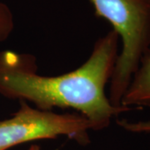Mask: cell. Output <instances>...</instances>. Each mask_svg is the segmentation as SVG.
Segmentation results:
<instances>
[{
    "instance_id": "1",
    "label": "cell",
    "mask_w": 150,
    "mask_h": 150,
    "mask_svg": "<svg viewBox=\"0 0 150 150\" xmlns=\"http://www.w3.org/2000/svg\"><path fill=\"white\" fill-rule=\"evenodd\" d=\"M118 33L111 30L97 40L89 58L77 69L58 76L38 74L31 54L0 51V95L25 101L41 110L72 108L91 124L108 127L112 118L132 108L115 107L105 93L118 56Z\"/></svg>"
},
{
    "instance_id": "2",
    "label": "cell",
    "mask_w": 150,
    "mask_h": 150,
    "mask_svg": "<svg viewBox=\"0 0 150 150\" xmlns=\"http://www.w3.org/2000/svg\"><path fill=\"white\" fill-rule=\"evenodd\" d=\"M98 18L106 19L122 41L112 78L108 99L120 103L140 62L150 48V0H89Z\"/></svg>"
},
{
    "instance_id": "3",
    "label": "cell",
    "mask_w": 150,
    "mask_h": 150,
    "mask_svg": "<svg viewBox=\"0 0 150 150\" xmlns=\"http://www.w3.org/2000/svg\"><path fill=\"white\" fill-rule=\"evenodd\" d=\"M13 117L0 121V150L36 140L68 137L80 144L88 143L91 124L80 113H56L19 101Z\"/></svg>"
},
{
    "instance_id": "4",
    "label": "cell",
    "mask_w": 150,
    "mask_h": 150,
    "mask_svg": "<svg viewBox=\"0 0 150 150\" xmlns=\"http://www.w3.org/2000/svg\"><path fill=\"white\" fill-rule=\"evenodd\" d=\"M120 104L129 108L150 107V48L141 60Z\"/></svg>"
},
{
    "instance_id": "5",
    "label": "cell",
    "mask_w": 150,
    "mask_h": 150,
    "mask_svg": "<svg viewBox=\"0 0 150 150\" xmlns=\"http://www.w3.org/2000/svg\"><path fill=\"white\" fill-rule=\"evenodd\" d=\"M14 28V20L9 7L0 2V43L7 40Z\"/></svg>"
},
{
    "instance_id": "6",
    "label": "cell",
    "mask_w": 150,
    "mask_h": 150,
    "mask_svg": "<svg viewBox=\"0 0 150 150\" xmlns=\"http://www.w3.org/2000/svg\"><path fill=\"white\" fill-rule=\"evenodd\" d=\"M118 124L131 133H150V120L138 121V122H129L128 120H118Z\"/></svg>"
},
{
    "instance_id": "7",
    "label": "cell",
    "mask_w": 150,
    "mask_h": 150,
    "mask_svg": "<svg viewBox=\"0 0 150 150\" xmlns=\"http://www.w3.org/2000/svg\"><path fill=\"white\" fill-rule=\"evenodd\" d=\"M28 150H41L40 149V148L38 146V145H33V146H31L29 149Z\"/></svg>"
}]
</instances>
